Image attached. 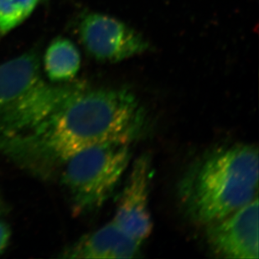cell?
<instances>
[{
  "label": "cell",
  "mask_w": 259,
  "mask_h": 259,
  "mask_svg": "<svg viewBox=\"0 0 259 259\" xmlns=\"http://www.w3.org/2000/svg\"><path fill=\"white\" fill-rule=\"evenodd\" d=\"M145 120V111L132 92L79 84L26 140L50 159L65 163L90 147L132 142L144 130Z\"/></svg>",
  "instance_id": "1"
},
{
  "label": "cell",
  "mask_w": 259,
  "mask_h": 259,
  "mask_svg": "<svg viewBox=\"0 0 259 259\" xmlns=\"http://www.w3.org/2000/svg\"><path fill=\"white\" fill-rule=\"evenodd\" d=\"M258 150L237 144L213 149L201 157L182 180L180 189L186 212L207 226L257 197Z\"/></svg>",
  "instance_id": "2"
},
{
  "label": "cell",
  "mask_w": 259,
  "mask_h": 259,
  "mask_svg": "<svg viewBox=\"0 0 259 259\" xmlns=\"http://www.w3.org/2000/svg\"><path fill=\"white\" fill-rule=\"evenodd\" d=\"M128 142L90 147L66 160L63 182L76 210H98L110 198L131 159Z\"/></svg>",
  "instance_id": "3"
},
{
  "label": "cell",
  "mask_w": 259,
  "mask_h": 259,
  "mask_svg": "<svg viewBox=\"0 0 259 259\" xmlns=\"http://www.w3.org/2000/svg\"><path fill=\"white\" fill-rule=\"evenodd\" d=\"M85 49L97 61L117 63L143 54L149 48L144 37L116 18L89 13L79 25Z\"/></svg>",
  "instance_id": "4"
},
{
  "label": "cell",
  "mask_w": 259,
  "mask_h": 259,
  "mask_svg": "<svg viewBox=\"0 0 259 259\" xmlns=\"http://www.w3.org/2000/svg\"><path fill=\"white\" fill-rule=\"evenodd\" d=\"M206 240L219 257L258 258V198L206 226Z\"/></svg>",
  "instance_id": "5"
},
{
  "label": "cell",
  "mask_w": 259,
  "mask_h": 259,
  "mask_svg": "<svg viewBox=\"0 0 259 259\" xmlns=\"http://www.w3.org/2000/svg\"><path fill=\"white\" fill-rule=\"evenodd\" d=\"M151 179V159L144 154L133 164L112 221L126 234L141 242L153 229L149 207Z\"/></svg>",
  "instance_id": "6"
},
{
  "label": "cell",
  "mask_w": 259,
  "mask_h": 259,
  "mask_svg": "<svg viewBox=\"0 0 259 259\" xmlns=\"http://www.w3.org/2000/svg\"><path fill=\"white\" fill-rule=\"evenodd\" d=\"M78 85L53 86L42 80L0 116V134L12 138L24 132H32L66 102Z\"/></svg>",
  "instance_id": "7"
},
{
  "label": "cell",
  "mask_w": 259,
  "mask_h": 259,
  "mask_svg": "<svg viewBox=\"0 0 259 259\" xmlns=\"http://www.w3.org/2000/svg\"><path fill=\"white\" fill-rule=\"evenodd\" d=\"M143 242L126 234L113 222L82 237L66 252L70 258L124 259L137 257Z\"/></svg>",
  "instance_id": "8"
},
{
  "label": "cell",
  "mask_w": 259,
  "mask_h": 259,
  "mask_svg": "<svg viewBox=\"0 0 259 259\" xmlns=\"http://www.w3.org/2000/svg\"><path fill=\"white\" fill-rule=\"evenodd\" d=\"M41 81L36 52H27L0 64V116Z\"/></svg>",
  "instance_id": "9"
},
{
  "label": "cell",
  "mask_w": 259,
  "mask_h": 259,
  "mask_svg": "<svg viewBox=\"0 0 259 259\" xmlns=\"http://www.w3.org/2000/svg\"><path fill=\"white\" fill-rule=\"evenodd\" d=\"M44 63L45 70L51 81H70L80 70L81 54L70 39L58 38L47 48Z\"/></svg>",
  "instance_id": "10"
},
{
  "label": "cell",
  "mask_w": 259,
  "mask_h": 259,
  "mask_svg": "<svg viewBox=\"0 0 259 259\" xmlns=\"http://www.w3.org/2000/svg\"><path fill=\"white\" fill-rule=\"evenodd\" d=\"M39 0H0V34L22 24L34 11Z\"/></svg>",
  "instance_id": "11"
},
{
  "label": "cell",
  "mask_w": 259,
  "mask_h": 259,
  "mask_svg": "<svg viewBox=\"0 0 259 259\" xmlns=\"http://www.w3.org/2000/svg\"><path fill=\"white\" fill-rule=\"evenodd\" d=\"M10 235L11 232L9 226L0 221V253L7 247L8 243L10 242Z\"/></svg>",
  "instance_id": "12"
}]
</instances>
